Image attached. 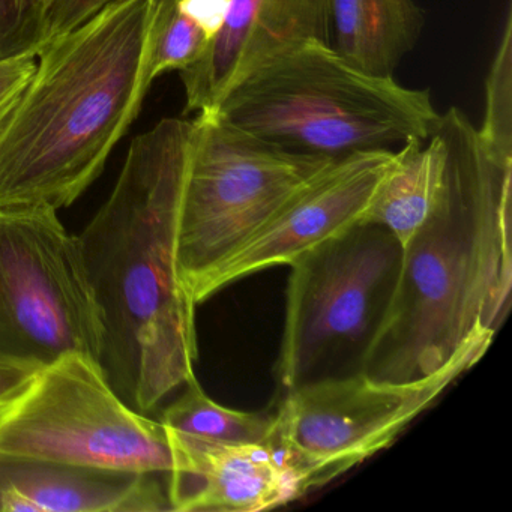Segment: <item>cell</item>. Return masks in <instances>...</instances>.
<instances>
[{
    "label": "cell",
    "mask_w": 512,
    "mask_h": 512,
    "mask_svg": "<svg viewBox=\"0 0 512 512\" xmlns=\"http://www.w3.org/2000/svg\"><path fill=\"white\" fill-rule=\"evenodd\" d=\"M445 184L403 248L391 298L358 371L406 382L439 370L502 328L512 292V157L488 145L457 107L440 113Z\"/></svg>",
    "instance_id": "1"
},
{
    "label": "cell",
    "mask_w": 512,
    "mask_h": 512,
    "mask_svg": "<svg viewBox=\"0 0 512 512\" xmlns=\"http://www.w3.org/2000/svg\"><path fill=\"white\" fill-rule=\"evenodd\" d=\"M191 139L185 119L136 137L112 194L77 236L103 316L101 370L143 415L196 377L197 305L176 259Z\"/></svg>",
    "instance_id": "2"
},
{
    "label": "cell",
    "mask_w": 512,
    "mask_h": 512,
    "mask_svg": "<svg viewBox=\"0 0 512 512\" xmlns=\"http://www.w3.org/2000/svg\"><path fill=\"white\" fill-rule=\"evenodd\" d=\"M155 0H113L47 40L0 128V209L73 205L103 173L154 79Z\"/></svg>",
    "instance_id": "3"
},
{
    "label": "cell",
    "mask_w": 512,
    "mask_h": 512,
    "mask_svg": "<svg viewBox=\"0 0 512 512\" xmlns=\"http://www.w3.org/2000/svg\"><path fill=\"white\" fill-rule=\"evenodd\" d=\"M214 112L283 151L332 160L425 139L440 119L427 89L364 73L317 40L245 77Z\"/></svg>",
    "instance_id": "4"
},
{
    "label": "cell",
    "mask_w": 512,
    "mask_h": 512,
    "mask_svg": "<svg viewBox=\"0 0 512 512\" xmlns=\"http://www.w3.org/2000/svg\"><path fill=\"white\" fill-rule=\"evenodd\" d=\"M332 161L283 151L220 113H199L193 119L176 248L188 295Z\"/></svg>",
    "instance_id": "5"
},
{
    "label": "cell",
    "mask_w": 512,
    "mask_h": 512,
    "mask_svg": "<svg viewBox=\"0 0 512 512\" xmlns=\"http://www.w3.org/2000/svg\"><path fill=\"white\" fill-rule=\"evenodd\" d=\"M491 341H473L439 370L406 382L356 370L299 383L284 392L268 446L298 475L305 494L322 488L389 448L485 355Z\"/></svg>",
    "instance_id": "6"
},
{
    "label": "cell",
    "mask_w": 512,
    "mask_h": 512,
    "mask_svg": "<svg viewBox=\"0 0 512 512\" xmlns=\"http://www.w3.org/2000/svg\"><path fill=\"white\" fill-rule=\"evenodd\" d=\"M104 325L79 238L47 206L0 209V362L100 364Z\"/></svg>",
    "instance_id": "7"
},
{
    "label": "cell",
    "mask_w": 512,
    "mask_h": 512,
    "mask_svg": "<svg viewBox=\"0 0 512 512\" xmlns=\"http://www.w3.org/2000/svg\"><path fill=\"white\" fill-rule=\"evenodd\" d=\"M0 452L121 472L173 467L166 425L131 409L100 364L80 355L41 368L0 403Z\"/></svg>",
    "instance_id": "8"
},
{
    "label": "cell",
    "mask_w": 512,
    "mask_h": 512,
    "mask_svg": "<svg viewBox=\"0 0 512 512\" xmlns=\"http://www.w3.org/2000/svg\"><path fill=\"white\" fill-rule=\"evenodd\" d=\"M401 254L385 227L359 223L289 266L275 365L284 392L317 379L320 368L340 353L358 349L361 358L391 298Z\"/></svg>",
    "instance_id": "9"
},
{
    "label": "cell",
    "mask_w": 512,
    "mask_h": 512,
    "mask_svg": "<svg viewBox=\"0 0 512 512\" xmlns=\"http://www.w3.org/2000/svg\"><path fill=\"white\" fill-rule=\"evenodd\" d=\"M394 157L392 149H371L332 161L191 290L194 304L266 269L290 266L362 223Z\"/></svg>",
    "instance_id": "10"
},
{
    "label": "cell",
    "mask_w": 512,
    "mask_h": 512,
    "mask_svg": "<svg viewBox=\"0 0 512 512\" xmlns=\"http://www.w3.org/2000/svg\"><path fill=\"white\" fill-rule=\"evenodd\" d=\"M313 40L329 43L328 0H230L205 55L181 71L187 112H214L245 77Z\"/></svg>",
    "instance_id": "11"
},
{
    "label": "cell",
    "mask_w": 512,
    "mask_h": 512,
    "mask_svg": "<svg viewBox=\"0 0 512 512\" xmlns=\"http://www.w3.org/2000/svg\"><path fill=\"white\" fill-rule=\"evenodd\" d=\"M173 467L166 475L170 509L259 512L305 496L298 475L268 445L215 442L167 427Z\"/></svg>",
    "instance_id": "12"
},
{
    "label": "cell",
    "mask_w": 512,
    "mask_h": 512,
    "mask_svg": "<svg viewBox=\"0 0 512 512\" xmlns=\"http://www.w3.org/2000/svg\"><path fill=\"white\" fill-rule=\"evenodd\" d=\"M172 511L161 473L73 466L0 452V512Z\"/></svg>",
    "instance_id": "13"
},
{
    "label": "cell",
    "mask_w": 512,
    "mask_h": 512,
    "mask_svg": "<svg viewBox=\"0 0 512 512\" xmlns=\"http://www.w3.org/2000/svg\"><path fill=\"white\" fill-rule=\"evenodd\" d=\"M329 43L353 67L392 77L424 28L416 0H328Z\"/></svg>",
    "instance_id": "14"
},
{
    "label": "cell",
    "mask_w": 512,
    "mask_h": 512,
    "mask_svg": "<svg viewBox=\"0 0 512 512\" xmlns=\"http://www.w3.org/2000/svg\"><path fill=\"white\" fill-rule=\"evenodd\" d=\"M448 140L442 124L425 139H410L395 151L394 161L362 223L385 227L406 247L424 226L445 184Z\"/></svg>",
    "instance_id": "15"
},
{
    "label": "cell",
    "mask_w": 512,
    "mask_h": 512,
    "mask_svg": "<svg viewBox=\"0 0 512 512\" xmlns=\"http://www.w3.org/2000/svg\"><path fill=\"white\" fill-rule=\"evenodd\" d=\"M184 386L185 391L163 410L160 421L166 427L215 442L268 445L274 415L221 406L203 391L197 377Z\"/></svg>",
    "instance_id": "16"
},
{
    "label": "cell",
    "mask_w": 512,
    "mask_h": 512,
    "mask_svg": "<svg viewBox=\"0 0 512 512\" xmlns=\"http://www.w3.org/2000/svg\"><path fill=\"white\" fill-rule=\"evenodd\" d=\"M157 28L152 50L151 74L157 80L169 71L187 70L211 44V38L190 17L173 5H157Z\"/></svg>",
    "instance_id": "17"
},
{
    "label": "cell",
    "mask_w": 512,
    "mask_h": 512,
    "mask_svg": "<svg viewBox=\"0 0 512 512\" xmlns=\"http://www.w3.org/2000/svg\"><path fill=\"white\" fill-rule=\"evenodd\" d=\"M481 136L500 154L512 157V16L506 17L502 41L494 56L485 88Z\"/></svg>",
    "instance_id": "18"
},
{
    "label": "cell",
    "mask_w": 512,
    "mask_h": 512,
    "mask_svg": "<svg viewBox=\"0 0 512 512\" xmlns=\"http://www.w3.org/2000/svg\"><path fill=\"white\" fill-rule=\"evenodd\" d=\"M46 7L47 0H0V61L40 50Z\"/></svg>",
    "instance_id": "19"
},
{
    "label": "cell",
    "mask_w": 512,
    "mask_h": 512,
    "mask_svg": "<svg viewBox=\"0 0 512 512\" xmlns=\"http://www.w3.org/2000/svg\"><path fill=\"white\" fill-rule=\"evenodd\" d=\"M37 67V53L0 61V128L4 127Z\"/></svg>",
    "instance_id": "20"
},
{
    "label": "cell",
    "mask_w": 512,
    "mask_h": 512,
    "mask_svg": "<svg viewBox=\"0 0 512 512\" xmlns=\"http://www.w3.org/2000/svg\"><path fill=\"white\" fill-rule=\"evenodd\" d=\"M110 2L113 0H47L44 43L76 28Z\"/></svg>",
    "instance_id": "21"
},
{
    "label": "cell",
    "mask_w": 512,
    "mask_h": 512,
    "mask_svg": "<svg viewBox=\"0 0 512 512\" xmlns=\"http://www.w3.org/2000/svg\"><path fill=\"white\" fill-rule=\"evenodd\" d=\"M229 4L230 0H176L175 2L178 10L200 26L211 40H214L215 35L220 32Z\"/></svg>",
    "instance_id": "22"
},
{
    "label": "cell",
    "mask_w": 512,
    "mask_h": 512,
    "mask_svg": "<svg viewBox=\"0 0 512 512\" xmlns=\"http://www.w3.org/2000/svg\"><path fill=\"white\" fill-rule=\"evenodd\" d=\"M40 370L34 365L0 362V403L19 394Z\"/></svg>",
    "instance_id": "23"
},
{
    "label": "cell",
    "mask_w": 512,
    "mask_h": 512,
    "mask_svg": "<svg viewBox=\"0 0 512 512\" xmlns=\"http://www.w3.org/2000/svg\"><path fill=\"white\" fill-rule=\"evenodd\" d=\"M176 0H155V4L157 5H173Z\"/></svg>",
    "instance_id": "24"
}]
</instances>
